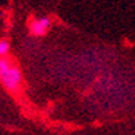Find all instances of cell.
<instances>
[{"label":"cell","instance_id":"cell-1","mask_svg":"<svg viewBox=\"0 0 135 135\" xmlns=\"http://www.w3.org/2000/svg\"><path fill=\"white\" fill-rule=\"evenodd\" d=\"M0 80L3 87L11 94H15L22 87V73L11 58L0 59Z\"/></svg>","mask_w":135,"mask_h":135},{"label":"cell","instance_id":"cell-3","mask_svg":"<svg viewBox=\"0 0 135 135\" xmlns=\"http://www.w3.org/2000/svg\"><path fill=\"white\" fill-rule=\"evenodd\" d=\"M8 48H10V46H8V41L7 40H2V41H0V55H2V58L7 57Z\"/></svg>","mask_w":135,"mask_h":135},{"label":"cell","instance_id":"cell-2","mask_svg":"<svg viewBox=\"0 0 135 135\" xmlns=\"http://www.w3.org/2000/svg\"><path fill=\"white\" fill-rule=\"evenodd\" d=\"M50 28V20L46 17H41L39 20H35L30 22V32L35 36H44Z\"/></svg>","mask_w":135,"mask_h":135}]
</instances>
